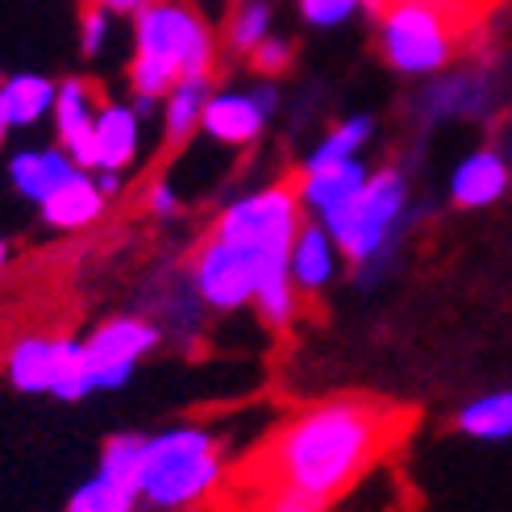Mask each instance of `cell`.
<instances>
[{
	"label": "cell",
	"instance_id": "1",
	"mask_svg": "<svg viewBox=\"0 0 512 512\" xmlns=\"http://www.w3.org/2000/svg\"><path fill=\"white\" fill-rule=\"evenodd\" d=\"M417 413L375 396H334L288 417L238 471L242 483H292L321 500L350 492L408 438Z\"/></svg>",
	"mask_w": 512,
	"mask_h": 512
},
{
	"label": "cell",
	"instance_id": "2",
	"mask_svg": "<svg viewBox=\"0 0 512 512\" xmlns=\"http://www.w3.org/2000/svg\"><path fill=\"white\" fill-rule=\"evenodd\" d=\"M221 483V442L209 429L179 425L146 438V463L138 496L155 508H188Z\"/></svg>",
	"mask_w": 512,
	"mask_h": 512
},
{
	"label": "cell",
	"instance_id": "3",
	"mask_svg": "<svg viewBox=\"0 0 512 512\" xmlns=\"http://www.w3.org/2000/svg\"><path fill=\"white\" fill-rule=\"evenodd\" d=\"M404 204H408L404 175L379 171V175H367V184L358 188V196H350L342 209L325 213L321 225H325V234L334 238V246H342L350 263H375V254L392 242V229L404 217Z\"/></svg>",
	"mask_w": 512,
	"mask_h": 512
},
{
	"label": "cell",
	"instance_id": "4",
	"mask_svg": "<svg viewBox=\"0 0 512 512\" xmlns=\"http://www.w3.org/2000/svg\"><path fill=\"white\" fill-rule=\"evenodd\" d=\"M379 42L383 59L400 75H433L454 59V46L463 42V34L438 9L417 5V0H392L379 9Z\"/></svg>",
	"mask_w": 512,
	"mask_h": 512
},
{
	"label": "cell",
	"instance_id": "5",
	"mask_svg": "<svg viewBox=\"0 0 512 512\" xmlns=\"http://www.w3.org/2000/svg\"><path fill=\"white\" fill-rule=\"evenodd\" d=\"M300 209H304L300 204V179H284V184L250 192L238 204H229V209L217 217L213 234L225 238V242L263 250L279 263H288L292 238L300 229Z\"/></svg>",
	"mask_w": 512,
	"mask_h": 512
},
{
	"label": "cell",
	"instance_id": "6",
	"mask_svg": "<svg viewBox=\"0 0 512 512\" xmlns=\"http://www.w3.org/2000/svg\"><path fill=\"white\" fill-rule=\"evenodd\" d=\"M213 30L188 0H150L138 13V55H155L175 67V75H209Z\"/></svg>",
	"mask_w": 512,
	"mask_h": 512
},
{
	"label": "cell",
	"instance_id": "7",
	"mask_svg": "<svg viewBox=\"0 0 512 512\" xmlns=\"http://www.w3.org/2000/svg\"><path fill=\"white\" fill-rule=\"evenodd\" d=\"M284 271H288V263L271 259L263 250L225 242L217 234L204 238V246L196 250V263H192L196 292H200V300H209L213 309H242L271 275H284Z\"/></svg>",
	"mask_w": 512,
	"mask_h": 512
},
{
	"label": "cell",
	"instance_id": "8",
	"mask_svg": "<svg viewBox=\"0 0 512 512\" xmlns=\"http://www.w3.org/2000/svg\"><path fill=\"white\" fill-rule=\"evenodd\" d=\"M9 383L17 392H50L59 400H84V342L75 338H21L5 358Z\"/></svg>",
	"mask_w": 512,
	"mask_h": 512
},
{
	"label": "cell",
	"instance_id": "9",
	"mask_svg": "<svg viewBox=\"0 0 512 512\" xmlns=\"http://www.w3.org/2000/svg\"><path fill=\"white\" fill-rule=\"evenodd\" d=\"M159 346V329L146 317H113L84 342V375L88 392L121 388L134 375V363Z\"/></svg>",
	"mask_w": 512,
	"mask_h": 512
},
{
	"label": "cell",
	"instance_id": "10",
	"mask_svg": "<svg viewBox=\"0 0 512 512\" xmlns=\"http://www.w3.org/2000/svg\"><path fill=\"white\" fill-rule=\"evenodd\" d=\"M275 109V92H217L209 96V105L200 113V130L217 138L221 146H246L263 134L267 113Z\"/></svg>",
	"mask_w": 512,
	"mask_h": 512
},
{
	"label": "cell",
	"instance_id": "11",
	"mask_svg": "<svg viewBox=\"0 0 512 512\" xmlns=\"http://www.w3.org/2000/svg\"><path fill=\"white\" fill-rule=\"evenodd\" d=\"M55 125H59V142L71 155L75 167H92V130H96V113H100V92L88 80H63L55 88Z\"/></svg>",
	"mask_w": 512,
	"mask_h": 512
},
{
	"label": "cell",
	"instance_id": "12",
	"mask_svg": "<svg viewBox=\"0 0 512 512\" xmlns=\"http://www.w3.org/2000/svg\"><path fill=\"white\" fill-rule=\"evenodd\" d=\"M508 179H512V171L500 150H475V155H467L454 167L450 196H454V204H463V209H488V204H496L508 192Z\"/></svg>",
	"mask_w": 512,
	"mask_h": 512
},
{
	"label": "cell",
	"instance_id": "13",
	"mask_svg": "<svg viewBox=\"0 0 512 512\" xmlns=\"http://www.w3.org/2000/svg\"><path fill=\"white\" fill-rule=\"evenodd\" d=\"M138 159V113L125 105H100L92 130V171H121Z\"/></svg>",
	"mask_w": 512,
	"mask_h": 512
},
{
	"label": "cell",
	"instance_id": "14",
	"mask_svg": "<svg viewBox=\"0 0 512 512\" xmlns=\"http://www.w3.org/2000/svg\"><path fill=\"white\" fill-rule=\"evenodd\" d=\"M105 213V192L96 188V179L84 175V167H75L63 184L42 200V217L55 229H84Z\"/></svg>",
	"mask_w": 512,
	"mask_h": 512
},
{
	"label": "cell",
	"instance_id": "15",
	"mask_svg": "<svg viewBox=\"0 0 512 512\" xmlns=\"http://www.w3.org/2000/svg\"><path fill=\"white\" fill-rule=\"evenodd\" d=\"M288 279L296 292H321L334 279V238L325 225H300L288 250Z\"/></svg>",
	"mask_w": 512,
	"mask_h": 512
},
{
	"label": "cell",
	"instance_id": "16",
	"mask_svg": "<svg viewBox=\"0 0 512 512\" xmlns=\"http://www.w3.org/2000/svg\"><path fill=\"white\" fill-rule=\"evenodd\" d=\"M363 184H367V167L358 159L304 171V179H300V204H309L317 217H325V213L342 209L350 196H358V188H363Z\"/></svg>",
	"mask_w": 512,
	"mask_h": 512
},
{
	"label": "cell",
	"instance_id": "17",
	"mask_svg": "<svg viewBox=\"0 0 512 512\" xmlns=\"http://www.w3.org/2000/svg\"><path fill=\"white\" fill-rule=\"evenodd\" d=\"M75 171L71 155L63 146H50V150H21V155H13L9 163V179H13V188L21 196H30L34 204H42L50 192H55L63 179Z\"/></svg>",
	"mask_w": 512,
	"mask_h": 512
},
{
	"label": "cell",
	"instance_id": "18",
	"mask_svg": "<svg viewBox=\"0 0 512 512\" xmlns=\"http://www.w3.org/2000/svg\"><path fill=\"white\" fill-rule=\"evenodd\" d=\"M55 109V84L46 75H13V80H0V113H5L9 130L13 125H34Z\"/></svg>",
	"mask_w": 512,
	"mask_h": 512
},
{
	"label": "cell",
	"instance_id": "19",
	"mask_svg": "<svg viewBox=\"0 0 512 512\" xmlns=\"http://www.w3.org/2000/svg\"><path fill=\"white\" fill-rule=\"evenodd\" d=\"M209 75H179L167 92V142L184 146L200 130V113L209 105Z\"/></svg>",
	"mask_w": 512,
	"mask_h": 512
},
{
	"label": "cell",
	"instance_id": "20",
	"mask_svg": "<svg viewBox=\"0 0 512 512\" xmlns=\"http://www.w3.org/2000/svg\"><path fill=\"white\" fill-rule=\"evenodd\" d=\"M458 429L475 442H504L512 438V392H492L471 400L458 413Z\"/></svg>",
	"mask_w": 512,
	"mask_h": 512
},
{
	"label": "cell",
	"instance_id": "21",
	"mask_svg": "<svg viewBox=\"0 0 512 512\" xmlns=\"http://www.w3.org/2000/svg\"><path fill=\"white\" fill-rule=\"evenodd\" d=\"M488 105V80L483 75H450V80L433 84L425 92L429 117H450V113H479Z\"/></svg>",
	"mask_w": 512,
	"mask_h": 512
},
{
	"label": "cell",
	"instance_id": "22",
	"mask_svg": "<svg viewBox=\"0 0 512 512\" xmlns=\"http://www.w3.org/2000/svg\"><path fill=\"white\" fill-rule=\"evenodd\" d=\"M142 463H146V438H138V433H121V438H113L105 450H100V471L96 475H105V479L117 483V488L138 496Z\"/></svg>",
	"mask_w": 512,
	"mask_h": 512
},
{
	"label": "cell",
	"instance_id": "23",
	"mask_svg": "<svg viewBox=\"0 0 512 512\" xmlns=\"http://www.w3.org/2000/svg\"><path fill=\"white\" fill-rule=\"evenodd\" d=\"M371 117H350V121H342V125H334V130L325 134V142L309 155V171H317V167H334V163H346V159H354L358 150L367 146V138H371Z\"/></svg>",
	"mask_w": 512,
	"mask_h": 512
},
{
	"label": "cell",
	"instance_id": "24",
	"mask_svg": "<svg viewBox=\"0 0 512 512\" xmlns=\"http://www.w3.org/2000/svg\"><path fill=\"white\" fill-rule=\"evenodd\" d=\"M134 492L117 488L113 479L92 475L84 488H75V496L67 500V512H134Z\"/></svg>",
	"mask_w": 512,
	"mask_h": 512
},
{
	"label": "cell",
	"instance_id": "25",
	"mask_svg": "<svg viewBox=\"0 0 512 512\" xmlns=\"http://www.w3.org/2000/svg\"><path fill=\"white\" fill-rule=\"evenodd\" d=\"M267 34H271V9L263 0H246V5H238L234 17H229V46L234 50H246L250 55Z\"/></svg>",
	"mask_w": 512,
	"mask_h": 512
},
{
	"label": "cell",
	"instance_id": "26",
	"mask_svg": "<svg viewBox=\"0 0 512 512\" xmlns=\"http://www.w3.org/2000/svg\"><path fill=\"white\" fill-rule=\"evenodd\" d=\"M254 304H259V313H263L267 325H288L292 313H296V284L288 279V271L271 275L267 284L254 292Z\"/></svg>",
	"mask_w": 512,
	"mask_h": 512
},
{
	"label": "cell",
	"instance_id": "27",
	"mask_svg": "<svg viewBox=\"0 0 512 512\" xmlns=\"http://www.w3.org/2000/svg\"><path fill=\"white\" fill-rule=\"evenodd\" d=\"M358 5H367V9H383L388 0H300V13L309 25H321V30H329V25H342Z\"/></svg>",
	"mask_w": 512,
	"mask_h": 512
},
{
	"label": "cell",
	"instance_id": "28",
	"mask_svg": "<svg viewBox=\"0 0 512 512\" xmlns=\"http://www.w3.org/2000/svg\"><path fill=\"white\" fill-rule=\"evenodd\" d=\"M392 5V0H388ZM417 5H429V9H438L442 17H450L454 25H458V34H475V25H479V17L492 9V0H417Z\"/></svg>",
	"mask_w": 512,
	"mask_h": 512
},
{
	"label": "cell",
	"instance_id": "29",
	"mask_svg": "<svg viewBox=\"0 0 512 512\" xmlns=\"http://www.w3.org/2000/svg\"><path fill=\"white\" fill-rule=\"evenodd\" d=\"M250 63H254V71H259V75H284L288 63H292V42L267 34L259 46L250 50Z\"/></svg>",
	"mask_w": 512,
	"mask_h": 512
},
{
	"label": "cell",
	"instance_id": "30",
	"mask_svg": "<svg viewBox=\"0 0 512 512\" xmlns=\"http://www.w3.org/2000/svg\"><path fill=\"white\" fill-rule=\"evenodd\" d=\"M80 30H84V50H88V55H96L100 42H105V34H109V13L105 9H88Z\"/></svg>",
	"mask_w": 512,
	"mask_h": 512
},
{
	"label": "cell",
	"instance_id": "31",
	"mask_svg": "<svg viewBox=\"0 0 512 512\" xmlns=\"http://www.w3.org/2000/svg\"><path fill=\"white\" fill-rule=\"evenodd\" d=\"M146 200H150V213H159V217H171L175 209H179V200H175V188L171 184H155L146 192Z\"/></svg>",
	"mask_w": 512,
	"mask_h": 512
},
{
	"label": "cell",
	"instance_id": "32",
	"mask_svg": "<svg viewBox=\"0 0 512 512\" xmlns=\"http://www.w3.org/2000/svg\"><path fill=\"white\" fill-rule=\"evenodd\" d=\"M150 5V0H96V9H105V13H142Z\"/></svg>",
	"mask_w": 512,
	"mask_h": 512
},
{
	"label": "cell",
	"instance_id": "33",
	"mask_svg": "<svg viewBox=\"0 0 512 512\" xmlns=\"http://www.w3.org/2000/svg\"><path fill=\"white\" fill-rule=\"evenodd\" d=\"M5 263H9V246H5V238H0V271H5Z\"/></svg>",
	"mask_w": 512,
	"mask_h": 512
},
{
	"label": "cell",
	"instance_id": "34",
	"mask_svg": "<svg viewBox=\"0 0 512 512\" xmlns=\"http://www.w3.org/2000/svg\"><path fill=\"white\" fill-rule=\"evenodd\" d=\"M5 134H9V121H5V113H0V142H5Z\"/></svg>",
	"mask_w": 512,
	"mask_h": 512
}]
</instances>
